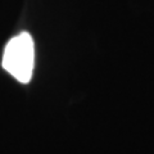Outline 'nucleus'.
<instances>
[{
	"instance_id": "1",
	"label": "nucleus",
	"mask_w": 154,
	"mask_h": 154,
	"mask_svg": "<svg viewBox=\"0 0 154 154\" xmlns=\"http://www.w3.org/2000/svg\"><path fill=\"white\" fill-rule=\"evenodd\" d=\"M35 66V45L27 32L13 37L5 46L3 55V68L22 84H27L32 77Z\"/></svg>"
}]
</instances>
